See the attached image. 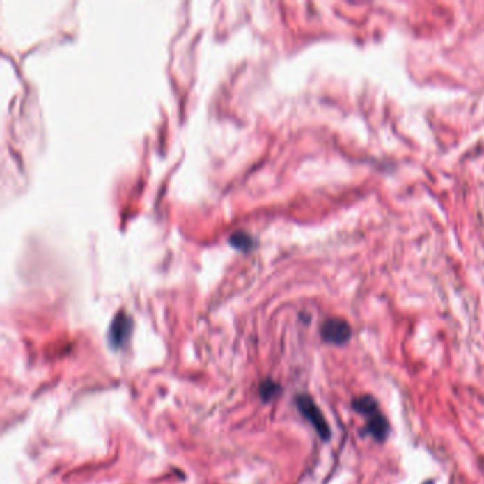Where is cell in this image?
<instances>
[{
    "label": "cell",
    "instance_id": "277c9868",
    "mask_svg": "<svg viewBox=\"0 0 484 484\" xmlns=\"http://www.w3.org/2000/svg\"><path fill=\"white\" fill-rule=\"evenodd\" d=\"M132 332V320L125 314V313H120L113 322H111L109 327V343L114 348H120L123 347Z\"/></svg>",
    "mask_w": 484,
    "mask_h": 484
},
{
    "label": "cell",
    "instance_id": "7a4b0ae2",
    "mask_svg": "<svg viewBox=\"0 0 484 484\" xmlns=\"http://www.w3.org/2000/svg\"><path fill=\"white\" fill-rule=\"evenodd\" d=\"M295 405H297V409L300 411V414L303 415V418L307 419L311 423V426L315 429L318 436L322 440H329V437H331L329 425H328L324 414L321 412V409L314 402V399L306 393L297 395Z\"/></svg>",
    "mask_w": 484,
    "mask_h": 484
},
{
    "label": "cell",
    "instance_id": "3957f363",
    "mask_svg": "<svg viewBox=\"0 0 484 484\" xmlns=\"http://www.w3.org/2000/svg\"><path fill=\"white\" fill-rule=\"evenodd\" d=\"M320 332L321 338L332 345H345L352 337V328L348 321L338 317H331L325 320L321 325Z\"/></svg>",
    "mask_w": 484,
    "mask_h": 484
},
{
    "label": "cell",
    "instance_id": "6da1fadb",
    "mask_svg": "<svg viewBox=\"0 0 484 484\" xmlns=\"http://www.w3.org/2000/svg\"><path fill=\"white\" fill-rule=\"evenodd\" d=\"M352 409L362 415L366 421V430L377 442L382 443L391 433V425L387 416L382 414L380 402L372 395H361L354 398Z\"/></svg>",
    "mask_w": 484,
    "mask_h": 484
},
{
    "label": "cell",
    "instance_id": "8992f818",
    "mask_svg": "<svg viewBox=\"0 0 484 484\" xmlns=\"http://www.w3.org/2000/svg\"><path fill=\"white\" fill-rule=\"evenodd\" d=\"M231 243L237 249L247 250L251 246V237L244 232H236L231 236Z\"/></svg>",
    "mask_w": 484,
    "mask_h": 484
},
{
    "label": "cell",
    "instance_id": "5b68a950",
    "mask_svg": "<svg viewBox=\"0 0 484 484\" xmlns=\"http://www.w3.org/2000/svg\"><path fill=\"white\" fill-rule=\"evenodd\" d=\"M280 391H281L280 385L272 380H266L262 382V385H260V396L263 398V400L274 399L280 393Z\"/></svg>",
    "mask_w": 484,
    "mask_h": 484
}]
</instances>
